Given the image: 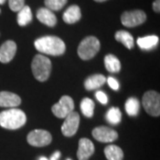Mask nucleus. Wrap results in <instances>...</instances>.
<instances>
[{
  "mask_svg": "<svg viewBox=\"0 0 160 160\" xmlns=\"http://www.w3.org/2000/svg\"><path fill=\"white\" fill-rule=\"evenodd\" d=\"M37 18L40 22L48 27H54L57 23V18L55 14L46 7H42L38 10Z\"/></svg>",
  "mask_w": 160,
  "mask_h": 160,
  "instance_id": "4468645a",
  "label": "nucleus"
},
{
  "mask_svg": "<svg viewBox=\"0 0 160 160\" xmlns=\"http://www.w3.org/2000/svg\"><path fill=\"white\" fill-rule=\"evenodd\" d=\"M0 13H1V9H0Z\"/></svg>",
  "mask_w": 160,
  "mask_h": 160,
  "instance_id": "72a5a7b5",
  "label": "nucleus"
},
{
  "mask_svg": "<svg viewBox=\"0 0 160 160\" xmlns=\"http://www.w3.org/2000/svg\"><path fill=\"white\" fill-rule=\"evenodd\" d=\"M147 15L142 10L126 11L121 15V22L128 28H133L146 22Z\"/></svg>",
  "mask_w": 160,
  "mask_h": 160,
  "instance_id": "0eeeda50",
  "label": "nucleus"
},
{
  "mask_svg": "<svg viewBox=\"0 0 160 160\" xmlns=\"http://www.w3.org/2000/svg\"><path fill=\"white\" fill-rule=\"evenodd\" d=\"M9 7L12 12H19L25 6V0H8Z\"/></svg>",
  "mask_w": 160,
  "mask_h": 160,
  "instance_id": "a878e982",
  "label": "nucleus"
},
{
  "mask_svg": "<svg viewBox=\"0 0 160 160\" xmlns=\"http://www.w3.org/2000/svg\"><path fill=\"white\" fill-rule=\"evenodd\" d=\"M68 0H45L46 8L51 11H59L67 4Z\"/></svg>",
  "mask_w": 160,
  "mask_h": 160,
  "instance_id": "393cba45",
  "label": "nucleus"
},
{
  "mask_svg": "<svg viewBox=\"0 0 160 160\" xmlns=\"http://www.w3.org/2000/svg\"><path fill=\"white\" fill-rule=\"evenodd\" d=\"M94 1L99 2V3H102V2H105V1H107V0H94Z\"/></svg>",
  "mask_w": 160,
  "mask_h": 160,
  "instance_id": "473e14b6",
  "label": "nucleus"
},
{
  "mask_svg": "<svg viewBox=\"0 0 160 160\" xmlns=\"http://www.w3.org/2000/svg\"><path fill=\"white\" fill-rule=\"evenodd\" d=\"M115 38L117 41L122 43L128 49H132L134 46V40H133L132 36L126 30L118 31L115 35Z\"/></svg>",
  "mask_w": 160,
  "mask_h": 160,
  "instance_id": "412c9836",
  "label": "nucleus"
},
{
  "mask_svg": "<svg viewBox=\"0 0 160 160\" xmlns=\"http://www.w3.org/2000/svg\"><path fill=\"white\" fill-rule=\"evenodd\" d=\"M52 134L43 129H36L29 132L27 136V142L33 147H45L52 142Z\"/></svg>",
  "mask_w": 160,
  "mask_h": 160,
  "instance_id": "423d86ee",
  "label": "nucleus"
},
{
  "mask_svg": "<svg viewBox=\"0 0 160 160\" xmlns=\"http://www.w3.org/2000/svg\"><path fill=\"white\" fill-rule=\"evenodd\" d=\"M126 111L131 117H134L139 113L140 110V102L137 98H129L126 102Z\"/></svg>",
  "mask_w": 160,
  "mask_h": 160,
  "instance_id": "4be33fe9",
  "label": "nucleus"
},
{
  "mask_svg": "<svg viewBox=\"0 0 160 160\" xmlns=\"http://www.w3.org/2000/svg\"><path fill=\"white\" fill-rule=\"evenodd\" d=\"M108 81V84H109V86L113 89V90H118L119 89V84H118V80L115 79L114 78H112V77H109V78L107 79Z\"/></svg>",
  "mask_w": 160,
  "mask_h": 160,
  "instance_id": "cd10ccee",
  "label": "nucleus"
},
{
  "mask_svg": "<svg viewBox=\"0 0 160 160\" xmlns=\"http://www.w3.org/2000/svg\"><path fill=\"white\" fill-rule=\"evenodd\" d=\"M92 134L95 140L103 143L112 142L118 138V132L115 131L114 129L107 127V126L95 127L92 132Z\"/></svg>",
  "mask_w": 160,
  "mask_h": 160,
  "instance_id": "9d476101",
  "label": "nucleus"
},
{
  "mask_svg": "<svg viewBox=\"0 0 160 160\" xmlns=\"http://www.w3.org/2000/svg\"><path fill=\"white\" fill-rule=\"evenodd\" d=\"M158 37L152 35L144 38H139L137 39V45L143 50H150L158 44Z\"/></svg>",
  "mask_w": 160,
  "mask_h": 160,
  "instance_id": "6ab92c4d",
  "label": "nucleus"
},
{
  "mask_svg": "<svg viewBox=\"0 0 160 160\" xmlns=\"http://www.w3.org/2000/svg\"><path fill=\"white\" fill-rule=\"evenodd\" d=\"M31 69L35 78L40 82H44L48 79L51 74V61L42 54H37L31 63Z\"/></svg>",
  "mask_w": 160,
  "mask_h": 160,
  "instance_id": "7ed1b4c3",
  "label": "nucleus"
},
{
  "mask_svg": "<svg viewBox=\"0 0 160 160\" xmlns=\"http://www.w3.org/2000/svg\"><path fill=\"white\" fill-rule=\"evenodd\" d=\"M67 160H70V159H67Z\"/></svg>",
  "mask_w": 160,
  "mask_h": 160,
  "instance_id": "f704fd0d",
  "label": "nucleus"
},
{
  "mask_svg": "<svg viewBox=\"0 0 160 160\" xmlns=\"http://www.w3.org/2000/svg\"><path fill=\"white\" fill-rule=\"evenodd\" d=\"M60 156H61V153L59 152V151H56L54 154L52 155L51 157V158H50V160H57L59 158H60Z\"/></svg>",
  "mask_w": 160,
  "mask_h": 160,
  "instance_id": "c756f323",
  "label": "nucleus"
},
{
  "mask_svg": "<svg viewBox=\"0 0 160 160\" xmlns=\"http://www.w3.org/2000/svg\"><path fill=\"white\" fill-rule=\"evenodd\" d=\"M142 106L146 112L152 117L160 115V95L156 91H148L142 97Z\"/></svg>",
  "mask_w": 160,
  "mask_h": 160,
  "instance_id": "39448f33",
  "label": "nucleus"
},
{
  "mask_svg": "<svg viewBox=\"0 0 160 160\" xmlns=\"http://www.w3.org/2000/svg\"><path fill=\"white\" fill-rule=\"evenodd\" d=\"M6 0H0V5H4L6 3Z\"/></svg>",
  "mask_w": 160,
  "mask_h": 160,
  "instance_id": "7c9ffc66",
  "label": "nucleus"
},
{
  "mask_svg": "<svg viewBox=\"0 0 160 160\" xmlns=\"http://www.w3.org/2000/svg\"><path fill=\"white\" fill-rule=\"evenodd\" d=\"M95 96H96V99H97L98 101L102 103V104H107V102H108V97H107V95H106L103 92H96Z\"/></svg>",
  "mask_w": 160,
  "mask_h": 160,
  "instance_id": "bb28decb",
  "label": "nucleus"
},
{
  "mask_svg": "<svg viewBox=\"0 0 160 160\" xmlns=\"http://www.w3.org/2000/svg\"><path fill=\"white\" fill-rule=\"evenodd\" d=\"M94 153V145L91 140L82 138L78 142V149L77 156L78 160H88Z\"/></svg>",
  "mask_w": 160,
  "mask_h": 160,
  "instance_id": "9b49d317",
  "label": "nucleus"
},
{
  "mask_svg": "<svg viewBox=\"0 0 160 160\" xmlns=\"http://www.w3.org/2000/svg\"><path fill=\"white\" fill-rule=\"evenodd\" d=\"M32 18H33V15H32L30 7L29 6H24L18 12L17 22L21 27H25L29 23L31 22Z\"/></svg>",
  "mask_w": 160,
  "mask_h": 160,
  "instance_id": "a211bd4d",
  "label": "nucleus"
},
{
  "mask_svg": "<svg viewBox=\"0 0 160 160\" xmlns=\"http://www.w3.org/2000/svg\"><path fill=\"white\" fill-rule=\"evenodd\" d=\"M107 81V78L102 74H95L89 77L85 81V88L88 91L95 90L102 86L105 82Z\"/></svg>",
  "mask_w": 160,
  "mask_h": 160,
  "instance_id": "dca6fc26",
  "label": "nucleus"
},
{
  "mask_svg": "<svg viewBox=\"0 0 160 160\" xmlns=\"http://www.w3.org/2000/svg\"><path fill=\"white\" fill-rule=\"evenodd\" d=\"M80 117L78 113L72 111L69 113L63 122L62 126V132L66 137H71L76 134L79 126Z\"/></svg>",
  "mask_w": 160,
  "mask_h": 160,
  "instance_id": "1a4fd4ad",
  "label": "nucleus"
},
{
  "mask_svg": "<svg viewBox=\"0 0 160 160\" xmlns=\"http://www.w3.org/2000/svg\"><path fill=\"white\" fill-rule=\"evenodd\" d=\"M101 44L97 38L89 36L81 41L78 47V54L82 60H90L93 58L100 51Z\"/></svg>",
  "mask_w": 160,
  "mask_h": 160,
  "instance_id": "20e7f679",
  "label": "nucleus"
},
{
  "mask_svg": "<svg viewBox=\"0 0 160 160\" xmlns=\"http://www.w3.org/2000/svg\"><path fill=\"white\" fill-rule=\"evenodd\" d=\"M22 103V99L19 95L11 92H0V107L15 108Z\"/></svg>",
  "mask_w": 160,
  "mask_h": 160,
  "instance_id": "ddd939ff",
  "label": "nucleus"
},
{
  "mask_svg": "<svg viewBox=\"0 0 160 160\" xmlns=\"http://www.w3.org/2000/svg\"><path fill=\"white\" fill-rule=\"evenodd\" d=\"M122 114L118 108H110L106 114V119L111 125H118L121 121Z\"/></svg>",
  "mask_w": 160,
  "mask_h": 160,
  "instance_id": "b1692460",
  "label": "nucleus"
},
{
  "mask_svg": "<svg viewBox=\"0 0 160 160\" xmlns=\"http://www.w3.org/2000/svg\"><path fill=\"white\" fill-rule=\"evenodd\" d=\"M63 21L68 24H73L78 22L81 19V10L79 6L77 5L70 6L64 12L62 15Z\"/></svg>",
  "mask_w": 160,
  "mask_h": 160,
  "instance_id": "2eb2a0df",
  "label": "nucleus"
},
{
  "mask_svg": "<svg viewBox=\"0 0 160 160\" xmlns=\"http://www.w3.org/2000/svg\"><path fill=\"white\" fill-rule=\"evenodd\" d=\"M74 109V102L72 98L64 95L60 99V102L52 107V111L59 118H65Z\"/></svg>",
  "mask_w": 160,
  "mask_h": 160,
  "instance_id": "6e6552de",
  "label": "nucleus"
},
{
  "mask_svg": "<svg viewBox=\"0 0 160 160\" xmlns=\"http://www.w3.org/2000/svg\"><path fill=\"white\" fill-rule=\"evenodd\" d=\"M105 68L111 73H117L121 69V63L119 60L113 54H108L104 58Z\"/></svg>",
  "mask_w": 160,
  "mask_h": 160,
  "instance_id": "aec40b11",
  "label": "nucleus"
},
{
  "mask_svg": "<svg viewBox=\"0 0 160 160\" xmlns=\"http://www.w3.org/2000/svg\"><path fill=\"white\" fill-rule=\"evenodd\" d=\"M80 109L84 116L86 118H92L93 116L94 110V102L89 98H84L80 103Z\"/></svg>",
  "mask_w": 160,
  "mask_h": 160,
  "instance_id": "5701e85b",
  "label": "nucleus"
},
{
  "mask_svg": "<svg viewBox=\"0 0 160 160\" xmlns=\"http://www.w3.org/2000/svg\"><path fill=\"white\" fill-rule=\"evenodd\" d=\"M39 160H48L47 158H46V157H41L39 158Z\"/></svg>",
  "mask_w": 160,
  "mask_h": 160,
  "instance_id": "2f4dec72",
  "label": "nucleus"
},
{
  "mask_svg": "<svg viewBox=\"0 0 160 160\" xmlns=\"http://www.w3.org/2000/svg\"><path fill=\"white\" fill-rule=\"evenodd\" d=\"M153 10L156 12H160V0H155L153 3Z\"/></svg>",
  "mask_w": 160,
  "mask_h": 160,
  "instance_id": "c85d7f7f",
  "label": "nucleus"
},
{
  "mask_svg": "<svg viewBox=\"0 0 160 160\" xmlns=\"http://www.w3.org/2000/svg\"><path fill=\"white\" fill-rule=\"evenodd\" d=\"M27 121L26 114L21 109L12 108L0 112V126L9 130L22 127Z\"/></svg>",
  "mask_w": 160,
  "mask_h": 160,
  "instance_id": "f03ea898",
  "label": "nucleus"
},
{
  "mask_svg": "<svg viewBox=\"0 0 160 160\" xmlns=\"http://www.w3.org/2000/svg\"><path fill=\"white\" fill-rule=\"evenodd\" d=\"M17 46L15 42L7 40L0 46V62L8 63L15 56Z\"/></svg>",
  "mask_w": 160,
  "mask_h": 160,
  "instance_id": "f8f14e48",
  "label": "nucleus"
},
{
  "mask_svg": "<svg viewBox=\"0 0 160 160\" xmlns=\"http://www.w3.org/2000/svg\"><path fill=\"white\" fill-rule=\"evenodd\" d=\"M36 49L42 53L52 56H60L65 52V43L60 38L54 36H46L35 40Z\"/></svg>",
  "mask_w": 160,
  "mask_h": 160,
  "instance_id": "f257e3e1",
  "label": "nucleus"
},
{
  "mask_svg": "<svg viewBox=\"0 0 160 160\" xmlns=\"http://www.w3.org/2000/svg\"><path fill=\"white\" fill-rule=\"evenodd\" d=\"M104 154L108 160H123L124 152L118 146L110 144L104 149Z\"/></svg>",
  "mask_w": 160,
  "mask_h": 160,
  "instance_id": "f3484780",
  "label": "nucleus"
}]
</instances>
